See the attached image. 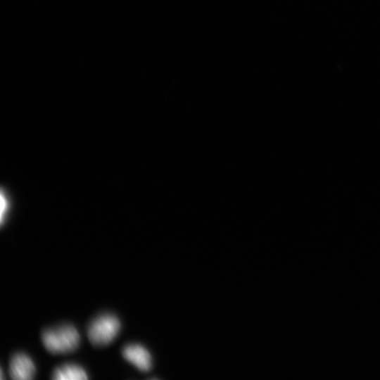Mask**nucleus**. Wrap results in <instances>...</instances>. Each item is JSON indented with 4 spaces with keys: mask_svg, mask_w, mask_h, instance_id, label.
<instances>
[{
    "mask_svg": "<svg viewBox=\"0 0 380 380\" xmlns=\"http://www.w3.org/2000/svg\"><path fill=\"white\" fill-rule=\"evenodd\" d=\"M42 342L45 348L54 354L74 350L80 342V334L72 325H63L43 332Z\"/></svg>",
    "mask_w": 380,
    "mask_h": 380,
    "instance_id": "nucleus-1",
    "label": "nucleus"
},
{
    "mask_svg": "<svg viewBox=\"0 0 380 380\" xmlns=\"http://www.w3.org/2000/svg\"><path fill=\"white\" fill-rule=\"evenodd\" d=\"M120 328V321L115 316L105 314L91 322L87 334L94 345L103 346L110 343L116 337Z\"/></svg>",
    "mask_w": 380,
    "mask_h": 380,
    "instance_id": "nucleus-2",
    "label": "nucleus"
},
{
    "mask_svg": "<svg viewBox=\"0 0 380 380\" xmlns=\"http://www.w3.org/2000/svg\"><path fill=\"white\" fill-rule=\"evenodd\" d=\"M9 374L13 379H32L35 374V367L32 360L26 354L16 353L11 360Z\"/></svg>",
    "mask_w": 380,
    "mask_h": 380,
    "instance_id": "nucleus-3",
    "label": "nucleus"
},
{
    "mask_svg": "<svg viewBox=\"0 0 380 380\" xmlns=\"http://www.w3.org/2000/svg\"><path fill=\"white\" fill-rule=\"evenodd\" d=\"M122 353L125 359L141 371L146 372L151 368V356L142 346L128 344L123 348Z\"/></svg>",
    "mask_w": 380,
    "mask_h": 380,
    "instance_id": "nucleus-4",
    "label": "nucleus"
},
{
    "mask_svg": "<svg viewBox=\"0 0 380 380\" xmlns=\"http://www.w3.org/2000/svg\"><path fill=\"white\" fill-rule=\"evenodd\" d=\"M56 380H84L87 379V374L80 366L75 364H66L57 367L52 374Z\"/></svg>",
    "mask_w": 380,
    "mask_h": 380,
    "instance_id": "nucleus-5",
    "label": "nucleus"
},
{
    "mask_svg": "<svg viewBox=\"0 0 380 380\" xmlns=\"http://www.w3.org/2000/svg\"><path fill=\"white\" fill-rule=\"evenodd\" d=\"M0 203H1V212H0V221L1 224L3 225L6 221L8 214L11 210V196L10 193L6 188H1L0 194Z\"/></svg>",
    "mask_w": 380,
    "mask_h": 380,
    "instance_id": "nucleus-6",
    "label": "nucleus"
}]
</instances>
